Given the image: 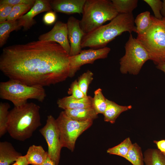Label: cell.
I'll return each instance as SVG.
<instances>
[{"label": "cell", "mask_w": 165, "mask_h": 165, "mask_svg": "<svg viewBox=\"0 0 165 165\" xmlns=\"http://www.w3.org/2000/svg\"><path fill=\"white\" fill-rule=\"evenodd\" d=\"M69 57L57 42L33 41L4 48L0 70L9 79L29 86H49L69 77Z\"/></svg>", "instance_id": "cell-1"}, {"label": "cell", "mask_w": 165, "mask_h": 165, "mask_svg": "<svg viewBox=\"0 0 165 165\" xmlns=\"http://www.w3.org/2000/svg\"><path fill=\"white\" fill-rule=\"evenodd\" d=\"M134 20L132 13H119L109 23L85 34L81 41L82 49L86 47L94 49L103 48L124 32L130 34L136 32Z\"/></svg>", "instance_id": "cell-2"}, {"label": "cell", "mask_w": 165, "mask_h": 165, "mask_svg": "<svg viewBox=\"0 0 165 165\" xmlns=\"http://www.w3.org/2000/svg\"><path fill=\"white\" fill-rule=\"evenodd\" d=\"M40 106L32 102L14 106L9 111L8 132L13 138L24 141L42 125Z\"/></svg>", "instance_id": "cell-3"}, {"label": "cell", "mask_w": 165, "mask_h": 165, "mask_svg": "<svg viewBox=\"0 0 165 165\" xmlns=\"http://www.w3.org/2000/svg\"><path fill=\"white\" fill-rule=\"evenodd\" d=\"M119 14L111 1L86 0L80 26L87 34L111 21Z\"/></svg>", "instance_id": "cell-4"}, {"label": "cell", "mask_w": 165, "mask_h": 165, "mask_svg": "<svg viewBox=\"0 0 165 165\" xmlns=\"http://www.w3.org/2000/svg\"><path fill=\"white\" fill-rule=\"evenodd\" d=\"M152 23L137 40L148 53L150 60L156 65L165 63V18L159 20L151 15Z\"/></svg>", "instance_id": "cell-5"}, {"label": "cell", "mask_w": 165, "mask_h": 165, "mask_svg": "<svg viewBox=\"0 0 165 165\" xmlns=\"http://www.w3.org/2000/svg\"><path fill=\"white\" fill-rule=\"evenodd\" d=\"M46 97L43 87L29 86L19 81L9 79L0 83V97L11 102L14 106L27 103L28 99L42 102Z\"/></svg>", "instance_id": "cell-6"}, {"label": "cell", "mask_w": 165, "mask_h": 165, "mask_svg": "<svg viewBox=\"0 0 165 165\" xmlns=\"http://www.w3.org/2000/svg\"><path fill=\"white\" fill-rule=\"evenodd\" d=\"M125 54L119 60L120 72L123 74L137 75L145 62L150 60L149 54L131 34L125 44Z\"/></svg>", "instance_id": "cell-7"}, {"label": "cell", "mask_w": 165, "mask_h": 165, "mask_svg": "<svg viewBox=\"0 0 165 165\" xmlns=\"http://www.w3.org/2000/svg\"><path fill=\"white\" fill-rule=\"evenodd\" d=\"M60 138L62 147L73 152L79 137L92 125L93 121H81L72 119L64 111L61 112L56 119Z\"/></svg>", "instance_id": "cell-8"}, {"label": "cell", "mask_w": 165, "mask_h": 165, "mask_svg": "<svg viewBox=\"0 0 165 165\" xmlns=\"http://www.w3.org/2000/svg\"><path fill=\"white\" fill-rule=\"evenodd\" d=\"M39 131L47 142L48 156L55 165H58L61 150L63 147L56 119L52 115H48L46 124L39 130Z\"/></svg>", "instance_id": "cell-9"}, {"label": "cell", "mask_w": 165, "mask_h": 165, "mask_svg": "<svg viewBox=\"0 0 165 165\" xmlns=\"http://www.w3.org/2000/svg\"><path fill=\"white\" fill-rule=\"evenodd\" d=\"M110 50V48L106 46L97 49L90 48L82 50L75 56H70L69 77H73L82 66L86 64H92L97 60L107 58Z\"/></svg>", "instance_id": "cell-10"}, {"label": "cell", "mask_w": 165, "mask_h": 165, "mask_svg": "<svg viewBox=\"0 0 165 165\" xmlns=\"http://www.w3.org/2000/svg\"><path fill=\"white\" fill-rule=\"evenodd\" d=\"M38 40L57 42L61 45L69 54L71 47L68 38L66 23L60 21H57L51 30L40 35L38 37Z\"/></svg>", "instance_id": "cell-11"}, {"label": "cell", "mask_w": 165, "mask_h": 165, "mask_svg": "<svg viewBox=\"0 0 165 165\" xmlns=\"http://www.w3.org/2000/svg\"><path fill=\"white\" fill-rule=\"evenodd\" d=\"M80 20L72 16L70 17L66 23L68 30V36L71 50L70 56H75L82 50L81 42L85 34L81 28Z\"/></svg>", "instance_id": "cell-12"}, {"label": "cell", "mask_w": 165, "mask_h": 165, "mask_svg": "<svg viewBox=\"0 0 165 165\" xmlns=\"http://www.w3.org/2000/svg\"><path fill=\"white\" fill-rule=\"evenodd\" d=\"M52 11L50 0H36L31 9L17 20L20 26L23 27L24 31H26L36 24V21L34 19L36 16L43 12Z\"/></svg>", "instance_id": "cell-13"}, {"label": "cell", "mask_w": 165, "mask_h": 165, "mask_svg": "<svg viewBox=\"0 0 165 165\" xmlns=\"http://www.w3.org/2000/svg\"><path fill=\"white\" fill-rule=\"evenodd\" d=\"M86 0H51L50 3L52 10L67 14L82 13Z\"/></svg>", "instance_id": "cell-14"}, {"label": "cell", "mask_w": 165, "mask_h": 165, "mask_svg": "<svg viewBox=\"0 0 165 165\" xmlns=\"http://www.w3.org/2000/svg\"><path fill=\"white\" fill-rule=\"evenodd\" d=\"M92 97L90 96L80 99L75 98L71 96L58 99V107L64 110L77 109L92 107Z\"/></svg>", "instance_id": "cell-15"}, {"label": "cell", "mask_w": 165, "mask_h": 165, "mask_svg": "<svg viewBox=\"0 0 165 165\" xmlns=\"http://www.w3.org/2000/svg\"><path fill=\"white\" fill-rule=\"evenodd\" d=\"M22 156V154L17 152L10 143L0 142V165H10Z\"/></svg>", "instance_id": "cell-16"}, {"label": "cell", "mask_w": 165, "mask_h": 165, "mask_svg": "<svg viewBox=\"0 0 165 165\" xmlns=\"http://www.w3.org/2000/svg\"><path fill=\"white\" fill-rule=\"evenodd\" d=\"M25 156L29 164L32 165H43L48 156L42 146L35 145L29 147Z\"/></svg>", "instance_id": "cell-17"}, {"label": "cell", "mask_w": 165, "mask_h": 165, "mask_svg": "<svg viewBox=\"0 0 165 165\" xmlns=\"http://www.w3.org/2000/svg\"><path fill=\"white\" fill-rule=\"evenodd\" d=\"M107 107L103 113L104 120L111 123H114L120 115L123 112L131 109V105L122 106L115 102L106 99Z\"/></svg>", "instance_id": "cell-18"}, {"label": "cell", "mask_w": 165, "mask_h": 165, "mask_svg": "<svg viewBox=\"0 0 165 165\" xmlns=\"http://www.w3.org/2000/svg\"><path fill=\"white\" fill-rule=\"evenodd\" d=\"M64 111L69 117L78 121H93L98 118V114L92 107L77 109L66 110Z\"/></svg>", "instance_id": "cell-19"}, {"label": "cell", "mask_w": 165, "mask_h": 165, "mask_svg": "<svg viewBox=\"0 0 165 165\" xmlns=\"http://www.w3.org/2000/svg\"><path fill=\"white\" fill-rule=\"evenodd\" d=\"M145 165H165V156L158 149L149 148L144 153Z\"/></svg>", "instance_id": "cell-20"}, {"label": "cell", "mask_w": 165, "mask_h": 165, "mask_svg": "<svg viewBox=\"0 0 165 165\" xmlns=\"http://www.w3.org/2000/svg\"><path fill=\"white\" fill-rule=\"evenodd\" d=\"M21 27L17 20L13 21H6L0 23V47L6 43L10 33L13 31L19 30Z\"/></svg>", "instance_id": "cell-21"}, {"label": "cell", "mask_w": 165, "mask_h": 165, "mask_svg": "<svg viewBox=\"0 0 165 165\" xmlns=\"http://www.w3.org/2000/svg\"><path fill=\"white\" fill-rule=\"evenodd\" d=\"M138 35L145 32L150 26L152 19L150 12L148 11L141 13L136 16L134 20Z\"/></svg>", "instance_id": "cell-22"}, {"label": "cell", "mask_w": 165, "mask_h": 165, "mask_svg": "<svg viewBox=\"0 0 165 165\" xmlns=\"http://www.w3.org/2000/svg\"><path fill=\"white\" fill-rule=\"evenodd\" d=\"M114 7L119 13H132L138 6V0H112Z\"/></svg>", "instance_id": "cell-23"}, {"label": "cell", "mask_w": 165, "mask_h": 165, "mask_svg": "<svg viewBox=\"0 0 165 165\" xmlns=\"http://www.w3.org/2000/svg\"><path fill=\"white\" fill-rule=\"evenodd\" d=\"M92 97V107L97 114H103L107 107L106 99L104 96L102 90L99 88L94 92Z\"/></svg>", "instance_id": "cell-24"}, {"label": "cell", "mask_w": 165, "mask_h": 165, "mask_svg": "<svg viewBox=\"0 0 165 165\" xmlns=\"http://www.w3.org/2000/svg\"><path fill=\"white\" fill-rule=\"evenodd\" d=\"M125 159L133 165H144L141 149L137 143L133 144Z\"/></svg>", "instance_id": "cell-25"}, {"label": "cell", "mask_w": 165, "mask_h": 165, "mask_svg": "<svg viewBox=\"0 0 165 165\" xmlns=\"http://www.w3.org/2000/svg\"><path fill=\"white\" fill-rule=\"evenodd\" d=\"M132 144L130 138L128 137L118 145L108 148L107 152L109 154L118 155L125 158Z\"/></svg>", "instance_id": "cell-26"}, {"label": "cell", "mask_w": 165, "mask_h": 165, "mask_svg": "<svg viewBox=\"0 0 165 165\" xmlns=\"http://www.w3.org/2000/svg\"><path fill=\"white\" fill-rule=\"evenodd\" d=\"M7 103L1 102L0 103V137L8 132V118L10 108Z\"/></svg>", "instance_id": "cell-27"}, {"label": "cell", "mask_w": 165, "mask_h": 165, "mask_svg": "<svg viewBox=\"0 0 165 165\" xmlns=\"http://www.w3.org/2000/svg\"><path fill=\"white\" fill-rule=\"evenodd\" d=\"M34 5L22 4L14 6L7 20L13 21L17 20L28 12Z\"/></svg>", "instance_id": "cell-28"}, {"label": "cell", "mask_w": 165, "mask_h": 165, "mask_svg": "<svg viewBox=\"0 0 165 165\" xmlns=\"http://www.w3.org/2000/svg\"><path fill=\"white\" fill-rule=\"evenodd\" d=\"M94 74L90 70L83 73L77 81L79 86L82 91L86 96L87 95L89 86L93 79Z\"/></svg>", "instance_id": "cell-29"}, {"label": "cell", "mask_w": 165, "mask_h": 165, "mask_svg": "<svg viewBox=\"0 0 165 165\" xmlns=\"http://www.w3.org/2000/svg\"><path fill=\"white\" fill-rule=\"evenodd\" d=\"M152 10L154 16L157 19L161 20L163 18L161 13L163 2L160 0H144Z\"/></svg>", "instance_id": "cell-30"}, {"label": "cell", "mask_w": 165, "mask_h": 165, "mask_svg": "<svg viewBox=\"0 0 165 165\" xmlns=\"http://www.w3.org/2000/svg\"><path fill=\"white\" fill-rule=\"evenodd\" d=\"M68 93L73 97L77 99H82L87 96L81 90L76 80L72 82L71 84Z\"/></svg>", "instance_id": "cell-31"}, {"label": "cell", "mask_w": 165, "mask_h": 165, "mask_svg": "<svg viewBox=\"0 0 165 165\" xmlns=\"http://www.w3.org/2000/svg\"><path fill=\"white\" fill-rule=\"evenodd\" d=\"M13 6L6 4H0V23L7 20Z\"/></svg>", "instance_id": "cell-32"}, {"label": "cell", "mask_w": 165, "mask_h": 165, "mask_svg": "<svg viewBox=\"0 0 165 165\" xmlns=\"http://www.w3.org/2000/svg\"><path fill=\"white\" fill-rule=\"evenodd\" d=\"M36 0H1L0 4H6L12 6L26 4L34 5Z\"/></svg>", "instance_id": "cell-33"}, {"label": "cell", "mask_w": 165, "mask_h": 165, "mask_svg": "<svg viewBox=\"0 0 165 165\" xmlns=\"http://www.w3.org/2000/svg\"><path fill=\"white\" fill-rule=\"evenodd\" d=\"M56 19V12L53 11L47 12L44 15L43 17L44 23L48 25H51L54 23Z\"/></svg>", "instance_id": "cell-34"}, {"label": "cell", "mask_w": 165, "mask_h": 165, "mask_svg": "<svg viewBox=\"0 0 165 165\" xmlns=\"http://www.w3.org/2000/svg\"><path fill=\"white\" fill-rule=\"evenodd\" d=\"M153 142L156 144L159 150L165 153V140L159 141H154Z\"/></svg>", "instance_id": "cell-35"}, {"label": "cell", "mask_w": 165, "mask_h": 165, "mask_svg": "<svg viewBox=\"0 0 165 165\" xmlns=\"http://www.w3.org/2000/svg\"><path fill=\"white\" fill-rule=\"evenodd\" d=\"M28 163L25 155L20 157L17 160L10 165H28Z\"/></svg>", "instance_id": "cell-36"}, {"label": "cell", "mask_w": 165, "mask_h": 165, "mask_svg": "<svg viewBox=\"0 0 165 165\" xmlns=\"http://www.w3.org/2000/svg\"><path fill=\"white\" fill-rule=\"evenodd\" d=\"M43 165H55L52 160L48 156Z\"/></svg>", "instance_id": "cell-37"}, {"label": "cell", "mask_w": 165, "mask_h": 165, "mask_svg": "<svg viewBox=\"0 0 165 165\" xmlns=\"http://www.w3.org/2000/svg\"><path fill=\"white\" fill-rule=\"evenodd\" d=\"M156 68L163 72L165 74V63L157 65Z\"/></svg>", "instance_id": "cell-38"}, {"label": "cell", "mask_w": 165, "mask_h": 165, "mask_svg": "<svg viewBox=\"0 0 165 165\" xmlns=\"http://www.w3.org/2000/svg\"><path fill=\"white\" fill-rule=\"evenodd\" d=\"M161 13L163 17L165 18V0H163V5Z\"/></svg>", "instance_id": "cell-39"}, {"label": "cell", "mask_w": 165, "mask_h": 165, "mask_svg": "<svg viewBox=\"0 0 165 165\" xmlns=\"http://www.w3.org/2000/svg\"><path fill=\"white\" fill-rule=\"evenodd\" d=\"M163 153V154L164 155V156H165V153Z\"/></svg>", "instance_id": "cell-40"}]
</instances>
